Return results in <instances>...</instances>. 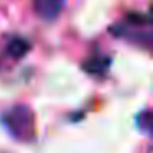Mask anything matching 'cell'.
<instances>
[{
	"instance_id": "cell-4",
	"label": "cell",
	"mask_w": 153,
	"mask_h": 153,
	"mask_svg": "<svg viewBox=\"0 0 153 153\" xmlns=\"http://www.w3.org/2000/svg\"><path fill=\"white\" fill-rule=\"evenodd\" d=\"M30 48H31V45L28 43L27 40H23V38H13V40L7 45V53L10 54L13 59H20V58H23L25 54L30 51Z\"/></svg>"
},
{
	"instance_id": "cell-1",
	"label": "cell",
	"mask_w": 153,
	"mask_h": 153,
	"mask_svg": "<svg viewBox=\"0 0 153 153\" xmlns=\"http://www.w3.org/2000/svg\"><path fill=\"white\" fill-rule=\"evenodd\" d=\"M4 123L8 132L18 140L28 142L35 137V114L30 107L18 104L4 114Z\"/></svg>"
},
{
	"instance_id": "cell-2",
	"label": "cell",
	"mask_w": 153,
	"mask_h": 153,
	"mask_svg": "<svg viewBox=\"0 0 153 153\" xmlns=\"http://www.w3.org/2000/svg\"><path fill=\"white\" fill-rule=\"evenodd\" d=\"M33 10L43 20H54L63 12L64 0H31Z\"/></svg>"
},
{
	"instance_id": "cell-3",
	"label": "cell",
	"mask_w": 153,
	"mask_h": 153,
	"mask_svg": "<svg viewBox=\"0 0 153 153\" xmlns=\"http://www.w3.org/2000/svg\"><path fill=\"white\" fill-rule=\"evenodd\" d=\"M110 66V59L105 56H97V58H89L84 61L82 68L89 74H104Z\"/></svg>"
},
{
	"instance_id": "cell-5",
	"label": "cell",
	"mask_w": 153,
	"mask_h": 153,
	"mask_svg": "<svg viewBox=\"0 0 153 153\" xmlns=\"http://www.w3.org/2000/svg\"><path fill=\"white\" fill-rule=\"evenodd\" d=\"M143 123H140V128L145 130V132H150V112H143Z\"/></svg>"
}]
</instances>
